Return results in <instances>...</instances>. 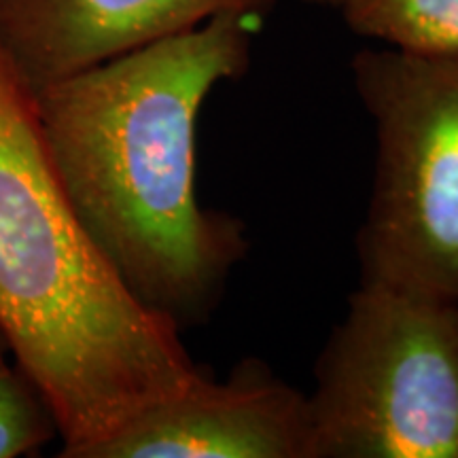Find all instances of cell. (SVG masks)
<instances>
[{"mask_svg":"<svg viewBox=\"0 0 458 458\" xmlns=\"http://www.w3.org/2000/svg\"><path fill=\"white\" fill-rule=\"evenodd\" d=\"M351 71L376 134L359 284L458 301V54L368 47Z\"/></svg>","mask_w":458,"mask_h":458,"instance_id":"3","label":"cell"},{"mask_svg":"<svg viewBox=\"0 0 458 458\" xmlns=\"http://www.w3.org/2000/svg\"><path fill=\"white\" fill-rule=\"evenodd\" d=\"M354 34L416 54H458V0H342Z\"/></svg>","mask_w":458,"mask_h":458,"instance_id":"7","label":"cell"},{"mask_svg":"<svg viewBox=\"0 0 458 458\" xmlns=\"http://www.w3.org/2000/svg\"><path fill=\"white\" fill-rule=\"evenodd\" d=\"M250 13L227 11L34 96L57 182L98 253L179 331L216 310L249 253L244 223L199 204L198 119L250 66Z\"/></svg>","mask_w":458,"mask_h":458,"instance_id":"1","label":"cell"},{"mask_svg":"<svg viewBox=\"0 0 458 458\" xmlns=\"http://www.w3.org/2000/svg\"><path fill=\"white\" fill-rule=\"evenodd\" d=\"M85 458H312L308 394L259 359L151 405Z\"/></svg>","mask_w":458,"mask_h":458,"instance_id":"5","label":"cell"},{"mask_svg":"<svg viewBox=\"0 0 458 458\" xmlns=\"http://www.w3.org/2000/svg\"><path fill=\"white\" fill-rule=\"evenodd\" d=\"M0 331L85 458L206 371L98 253L45 151L34 94L0 51Z\"/></svg>","mask_w":458,"mask_h":458,"instance_id":"2","label":"cell"},{"mask_svg":"<svg viewBox=\"0 0 458 458\" xmlns=\"http://www.w3.org/2000/svg\"><path fill=\"white\" fill-rule=\"evenodd\" d=\"M314 380L312 458H458V301L359 284Z\"/></svg>","mask_w":458,"mask_h":458,"instance_id":"4","label":"cell"},{"mask_svg":"<svg viewBox=\"0 0 458 458\" xmlns=\"http://www.w3.org/2000/svg\"><path fill=\"white\" fill-rule=\"evenodd\" d=\"M54 439H60L54 410L0 331V458L34 456Z\"/></svg>","mask_w":458,"mask_h":458,"instance_id":"8","label":"cell"},{"mask_svg":"<svg viewBox=\"0 0 458 458\" xmlns=\"http://www.w3.org/2000/svg\"><path fill=\"white\" fill-rule=\"evenodd\" d=\"M274 0H0V51L34 96L210 17L259 15Z\"/></svg>","mask_w":458,"mask_h":458,"instance_id":"6","label":"cell"},{"mask_svg":"<svg viewBox=\"0 0 458 458\" xmlns=\"http://www.w3.org/2000/svg\"><path fill=\"white\" fill-rule=\"evenodd\" d=\"M301 3H308V4H318V7H331V9H340L342 0H301Z\"/></svg>","mask_w":458,"mask_h":458,"instance_id":"9","label":"cell"}]
</instances>
